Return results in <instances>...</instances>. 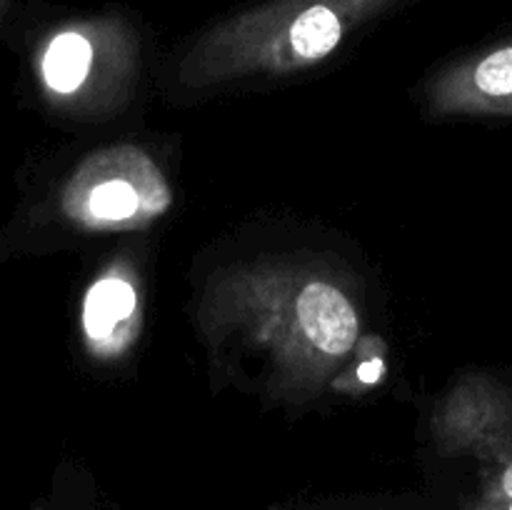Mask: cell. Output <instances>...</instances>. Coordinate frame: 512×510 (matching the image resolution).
I'll use <instances>...</instances> for the list:
<instances>
[{
	"label": "cell",
	"mask_w": 512,
	"mask_h": 510,
	"mask_svg": "<svg viewBox=\"0 0 512 510\" xmlns=\"http://www.w3.org/2000/svg\"><path fill=\"white\" fill-rule=\"evenodd\" d=\"M448 105L478 113H512V40L450 75Z\"/></svg>",
	"instance_id": "3"
},
{
	"label": "cell",
	"mask_w": 512,
	"mask_h": 510,
	"mask_svg": "<svg viewBox=\"0 0 512 510\" xmlns=\"http://www.w3.org/2000/svg\"><path fill=\"white\" fill-rule=\"evenodd\" d=\"M470 510H512V453L500 455V463L488 475L483 493Z\"/></svg>",
	"instance_id": "6"
},
{
	"label": "cell",
	"mask_w": 512,
	"mask_h": 510,
	"mask_svg": "<svg viewBox=\"0 0 512 510\" xmlns=\"http://www.w3.org/2000/svg\"><path fill=\"white\" fill-rule=\"evenodd\" d=\"M93 65V43L78 30H65L50 40L43 55V78L55 93H75Z\"/></svg>",
	"instance_id": "5"
},
{
	"label": "cell",
	"mask_w": 512,
	"mask_h": 510,
	"mask_svg": "<svg viewBox=\"0 0 512 510\" xmlns=\"http://www.w3.org/2000/svg\"><path fill=\"white\" fill-rule=\"evenodd\" d=\"M138 293L118 275H105L85 295L83 328L98 353H120L133 340Z\"/></svg>",
	"instance_id": "4"
},
{
	"label": "cell",
	"mask_w": 512,
	"mask_h": 510,
	"mask_svg": "<svg viewBox=\"0 0 512 510\" xmlns=\"http://www.w3.org/2000/svg\"><path fill=\"white\" fill-rule=\"evenodd\" d=\"M65 205L90 228H138L168 208L170 188L143 150L120 145L80 168Z\"/></svg>",
	"instance_id": "2"
},
{
	"label": "cell",
	"mask_w": 512,
	"mask_h": 510,
	"mask_svg": "<svg viewBox=\"0 0 512 510\" xmlns=\"http://www.w3.org/2000/svg\"><path fill=\"white\" fill-rule=\"evenodd\" d=\"M395 3L400 0H265L208 30L185 55L180 78L210 85L308 68Z\"/></svg>",
	"instance_id": "1"
}]
</instances>
